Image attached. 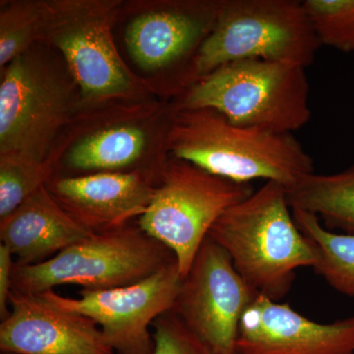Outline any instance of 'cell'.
Returning a JSON list of instances; mask_svg holds the SVG:
<instances>
[{
    "label": "cell",
    "mask_w": 354,
    "mask_h": 354,
    "mask_svg": "<svg viewBox=\"0 0 354 354\" xmlns=\"http://www.w3.org/2000/svg\"><path fill=\"white\" fill-rule=\"evenodd\" d=\"M172 158L239 183L272 181L286 189L314 172V160L291 133L232 124L209 109H177L165 138Z\"/></svg>",
    "instance_id": "obj_1"
},
{
    "label": "cell",
    "mask_w": 354,
    "mask_h": 354,
    "mask_svg": "<svg viewBox=\"0 0 354 354\" xmlns=\"http://www.w3.org/2000/svg\"><path fill=\"white\" fill-rule=\"evenodd\" d=\"M208 236L258 295L274 301L290 292L298 269L317 264L313 247L293 218L285 186L272 181L228 208Z\"/></svg>",
    "instance_id": "obj_2"
},
{
    "label": "cell",
    "mask_w": 354,
    "mask_h": 354,
    "mask_svg": "<svg viewBox=\"0 0 354 354\" xmlns=\"http://www.w3.org/2000/svg\"><path fill=\"white\" fill-rule=\"evenodd\" d=\"M309 93L306 67L246 59L198 79L177 109H213L237 127L292 134L311 118Z\"/></svg>",
    "instance_id": "obj_3"
},
{
    "label": "cell",
    "mask_w": 354,
    "mask_h": 354,
    "mask_svg": "<svg viewBox=\"0 0 354 354\" xmlns=\"http://www.w3.org/2000/svg\"><path fill=\"white\" fill-rule=\"evenodd\" d=\"M299 0H223L191 65L189 87L223 65L246 59L308 67L321 48ZM188 87V88H189Z\"/></svg>",
    "instance_id": "obj_4"
},
{
    "label": "cell",
    "mask_w": 354,
    "mask_h": 354,
    "mask_svg": "<svg viewBox=\"0 0 354 354\" xmlns=\"http://www.w3.org/2000/svg\"><path fill=\"white\" fill-rule=\"evenodd\" d=\"M176 260L171 249L139 225H127L88 235L39 264H15L12 290L28 295L64 285L113 290L139 283Z\"/></svg>",
    "instance_id": "obj_5"
},
{
    "label": "cell",
    "mask_w": 354,
    "mask_h": 354,
    "mask_svg": "<svg viewBox=\"0 0 354 354\" xmlns=\"http://www.w3.org/2000/svg\"><path fill=\"white\" fill-rule=\"evenodd\" d=\"M254 191L251 183L227 180L172 158L162 165L155 196L138 225L171 249L184 278L216 220Z\"/></svg>",
    "instance_id": "obj_6"
},
{
    "label": "cell",
    "mask_w": 354,
    "mask_h": 354,
    "mask_svg": "<svg viewBox=\"0 0 354 354\" xmlns=\"http://www.w3.org/2000/svg\"><path fill=\"white\" fill-rule=\"evenodd\" d=\"M116 13L114 1L43 2L39 39L62 53L86 99L120 97L130 94L136 85L114 44L111 26Z\"/></svg>",
    "instance_id": "obj_7"
},
{
    "label": "cell",
    "mask_w": 354,
    "mask_h": 354,
    "mask_svg": "<svg viewBox=\"0 0 354 354\" xmlns=\"http://www.w3.org/2000/svg\"><path fill=\"white\" fill-rule=\"evenodd\" d=\"M67 86L30 51L6 66L0 84V155L46 160L69 115Z\"/></svg>",
    "instance_id": "obj_8"
},
{
    "label": "cell",
    "mask_w": 354,
    "mask_h": 354,
    "mask_svg": "<svg viewBox=\"0 0 354 354\" xmlns=\"http://www.w3.org/2000/svg\"><path fill=\"white\" fill-rule=\"evenodd\" d=\"M181 277L177 261L143 281L106 290H82L80 297L55 290L41 293L48 302L92 319L116 354H152V328L158 316L174 308Z\"/></svg>",
    "instance_id": "obj_9"
},
{
    "label": "cell",
    "mask_w": 354,
    "mask_h": 354,
    "mask_svg": "<svg viewBox=\"0 0 354 354\" xmlns=\"http://www.w3.org/2000/svg\"><path fill=\"white\" fill-rule=\"evenodd\" d=\"M257 295L228 254L207 236L171 310L216 354H237L241 317Z\"/></svg>",
    "instance_id": "obj_10"
},
{
    "label": "cell",
    "mask_w": 354,
    "mask_h": 354,
    "mask_svg": "<svg viewBox=\"0 0 354 354\" xmlns=\"http://www.w3.org/2000/svg\"><path fill=\"white\" fill-rule=\"evenodd\" d=\"M0 349L12 354H114L92 319L41 295L13 290L8 316L0 324Z\"/></svg>",
    "instance_id": "obj_11"
},
{
    "label": "cell",
    "mask_w": 354,
    "mask_h": 354,
    "mask_svg": "<svg viewBox=\"0 0 354 354\" xmlns=\"http://www.w3.org/2000/svg\"><path fill=\"white\" fill-rule=\"evenodd\" d=\"M237 354H354V316L323 324L258 295L241 317Z\"/></svg>",
    "instance_id": "obj_12"
},
{
    "label": "cell",
    "mask_w": 354,
    "mask_h": 354,
    "mask_svg": "<svg viewBox=\"0 0 354 354\" xmlns=\"http://www.w3.org/2000/svg\"><path fill=\"white\" fill-rule=\"evenodd\" d=\"M158 183L148 172H97L48 183L53 196L93 234L129 225L150 206Z\"/></svg>",
    "instance_id": "obj_13"
},
{
    "label": "cell",
    "mask_w": 354,
    "mask_h": 354,
    "mask_svg": "<svg viewBox=\"0 0 354 354\" xmlns=\"http://www.w3.org/2000/svg\"><path fill=\"white\" fill-rule=\"evenodd\" d=\"M220 3L177 2L137 16L125 32L128 53L145 70L167 68L183 62L191 69L200 46L213 29Z\"/></svg>",
    "instance_id": "obj_14"
},
{
    "label": "cell",
    "mask_w": 354,
    "mask_h": 354,
    "mask_svg": "<svg viewBox=\"0 0 354 354\" xmlns=\"http://www.w3.org/2000/svg\"><path fill=\"white\" fill-rule=\"evenodd\" d=\"M92 234L57 201L48 186L0 218L1 243L19 266L44 262Z\"/></svg>",
    "instance_id": "obj_15"
},
{
    "label": "cell",
    "mask_w": 354,
    "mask_h": 354,
    "mask_svg": "<svg viewBox=\"0 0 354 354\" xmlns=\"http://www.w3.org/2000/svg\"><path fill=\"white\" fill-rule=\"evenodd\" d=\"M286 196L291 209L313 214L330 232L354 235V165L337 174H306Z\"/></svg>",
    "instance_id": "obj_16"
},
{
    "label": "cell",
    "mask_w": 354,
    "mask_h": 354,
    "mask_svg": "<svg viewBox=\"0 0 354 354\" xmlns=\"http://www.w3.org/2000/svg\"><path fill=\"white\" fill-rule=\"evenodd\" d=\"M148 137L135 125H118L92 133L77 142L67 155V165L76 171L120 172L138 162Z\"/></svg>",
    "instance_id": "obj_17"
},
{
    "label": "cell",
    "mask_w": 354,
    "mask_h": 354,
    "mask_svg": "<svg viewBox=\"0 0 354 354\" xmlns=\"http://www.w3.org/2000/svg\"><path fill=\"white\" fill-rule=\"evenodd\" d=\"M291 209L297 227L315 251L313 269L330 288L354 299V235L330 232L313 214Z\"/></svg>",
    "instance_id": "obj_18"
},
{
    "label": "cell",
    "mask_w": 354,
    "mask_h": 354,
    "mask_svg": "<svg viewBox=\"0 0 354 354\" xmlns=\"http://www.w3.org/2000/svg\"><path fill=\"white\" fill-rule=\"evenodd\" d=\"M51 172L50 160L0 155V218L9 215L28 197L46 186Z\"/></svg>",
    "instance_id": "obj_19"
},
{
    "label": "cell",
    "mask_w": 354,
    "mask_h": 354,
    "mask_svg": "<svg viewBox=\"0 0 354 354\" xmlns=\"http://www.w3.org/2000/svg\"><path fill=\"white\" fill-rule=\"evenodd\" d=\"M43 2L8 4L0 13V65L6 67L39 39Z\"/></svg>",
    "instance_id": "obj_20"
},
{
    "label": "cell",
    "mask_w": 354,
    "mask_h": 354,
    "mask_svg": "<svg viewBox=\"0 0 354 354\" xmlns=\"http://www.w3.org/2000/svg\"><path fill=\"white\" fill-rule=\"evenodd\" d=\"M321 46L354 53V0H304Z\"/></svg>",
    "instance_id": "obj_21"
},
{
    "label": "cell",
    "mask_w": 354,
    "mask_h": 354,
    "mask_svg": "<svg viewBox=\"0 0 354 354\" xmlns=\"http://www.w3.org/2000/svg\"><path fill=\"white\" fill-rule=\"evenodd\" d=\"M152 328V354H216L174 310L158 316Z\"/></svg>",
    "instance_id": "obj_22"
},
{
    "label": "cell",
    "mask_w": 354,
    "mask_h": 354,
    "mask_svg": "<svg viewBox=\"0 0 354 354\" xmlns=\"http://www.w3.org/2000/svg\"><path fill=\"white\" fill-rule=\"evenodd\" d=\"M13 254L3 243L0 244V318L4 320L9 314V297L12 290Z\"/></svg>",
    "instance_id": "obj_23"
},
{
    "label": "cell",
    "mask_w": 354,
    "mask_h": 354,
    "mask_svg": "<svg viewBox=\"0 0 354 354\" xmlns=\"http://www.w3.org/2000/svg\"><path fill=\"white\" fill-rule=\"evenodd\" d=\"M1 354H12V353H1Z\"/></svg>",
    "instance_id": "obj_24"
}]
</instances>
